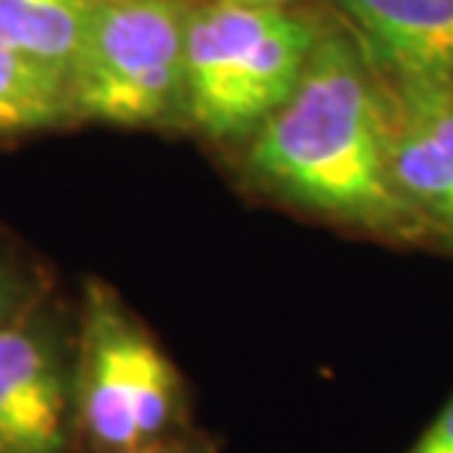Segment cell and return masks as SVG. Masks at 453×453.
<instances>
[{
  "label": "cell",
  "mask_w": 453,
  "mask_h": 453,
  "mask_svg": "<svg viewBox=\"0 0 453 453\" xmlns=\"http://www.w3.org/2000/svg\"><path fill=\"white\" fill-rule=\"evenodd\" d=\"M244 168L280 201L362 233H430L392 180L383 88L348 33H319L292 95L253 133Z\"/></svg>",
  "instance_id": "cell-1"
},
{
  "label": "cell",
  "mask_w": 453,
  "mask_h": 453,
  "mask_svg": "<svg viewBox=\"0 0 453 453\" xmlns=\"http://www.w3.org/2000/svg\"><path fill=\"white\" fill-rule=\"evenodd\" d=\"M77 412L83 453H135L195 427L183 371L101 277L77 297Z\"/></svg>",
  "instance_id": "cell-2"
},
{
  "label": "cell",
  "mask_w": 453,
  "mask_h": 453,
  "mask_svg": "<svg viewBox=\"0 0 453 453\" xmlns=\"http://www.w3.org/2000/svg\"><path fill=\"white\" fill-rule=\"evenodd\" d=\"M319 30L280 6L188 9L186 115L212 139L253 135L301 80Z\"/></svg>",
  "instance_id": "cell-3"
},
{
  "label": "cell",
  "mask_w": 453,
  "mask_h": 453,
  "mask_svg": "<svg viewBox=\"0 0 453 453\" xmlns=\"http://www.w3.org/2000/svg\"><path fill=\"white\" fill-rule=\"evenodd\" d=\"M186 0H97L71 65L74 121L153 127L186 115Z\"/></svg>",
  "instance_id": "cell-4"
},
{
  "label": "cell",
  "mask_w": 453,
  "mask_h": 453,
  "mask_svg": "<svg viewBox=\"0 0 453 453\" xmlns=\"http://www.w3.org/2000/svg\"><path fill=\"white\" fill-rule=\"evenodd\" d=\"M0 453H83L77 303L57 286L0 330Z\"/></svg>",
  "instance_id": "cell-5"
},
{
  "label": "cell",
  "mask_w": 453,
  "mask_h": 453,
  "mask_svg": "<svg viewBox=\"0 0 453 453\" xmlns=\"http://www.w3.org/2000/svg\"><path fill=\"white\" fill-rule=\"evenodd\" d=\"M386 153L397 192L453 244V86L386 83Z\"/></svg>",
  "instance_id": "cell-6"
},
{
  "label": "cell",
  "mask_w": 453,
  "mask_h": 453,
  "mask_svg": "<svg viewBox=\"0 0 453 453\" xmlns=\"http://www.w3.org/2000/svg\"><path fill=\"white\" fill-rule=\"evenodd\" d=\"M386 83L453 86V0H333Z\"/></svg>",
  "instance_id": "cell-7"
},
{
  "label": "cell",
  "mask_w": 453,
  "mask_h": 453,
  "mask_svg": "<svg viewBox=\"0 0 453 453\" xmlns=\"http://www.w3.org/2000/svg\"><path fill=\"white\" fill-rule=\"evenodd\" d=\"M74 121L68 74L0 42V142Z\"/></svg>",
  "instance_id": "cell-8"
},
{
  "label": "cell",
  "mask_w": 453,
  "mask_h": 453,
  "mask_svg": "<svg viewBox=\"0 0 453 453\" xmlns=\"http://www.w3.org/2000/svg\"><path fill=\"white\" fill-rule=\"evenodd\" d=\"M97 0H0V42L71 74Z\"/></svg>",
  "instance_id": "cell-9"
},
{
  "label": "cell",
  "mask_w": 453,
  "mask_h": 453,
  "mask_svg": "<svg viewBox=\"0 0 453 453\" xmlns=\"http://www.w3.org/2000/svg\"><path fill=\"white\" fill-rule=\"evenodd\" d=\"M53 286L44 265L21 239L0 230V330L27 312Z\"/></svg>",
  "instance_id": "cell-10"
},
{
  "label": "cell",
  "mask_w": 453,
  "mask_h": 453,
  "mask_svg": "<svg viewBox=\"0 0 453 453\" xmlns=\"http://www.w3.org/2000/svg\"><path fill=\"white\" fill-rule=\"evenodd\" d=\"M406 453H453V397L441 406L436 418L424 427V433Z\"/></svg>",
  "instance_id": "cell-11"
},
{
  "label": "cell",
  "mask_w": 453,
  "mask_h": 453,
  "mask_svg": "<svg viewBox=\"0 0 453 453\" xmlns=\"http://www.w3.org/2000/svg\"><path fill=\"white\" fill-rule=\"evenodd\" d=\"M135 453H221V450H219V441H215L210 433H203L201 427H192L174 439H165V441H159V445L142 448Z\"/></svg>",
  "instance_id": "cell-12"
},
{
  "label": "cell",
  "mask_w": 453,
  "mask_h": 453,
  "mask_svg": "<svg viewBox=\"0 0 453 453\" xmlns=\"http://www.w3.org/2000/svg\"><path fill=\"white\" fill-rule=\"evenodd\" d=\"M233 4H248V6H280V9H288L292 0H233Z\"/></svg>",
  "instance_id": "cell-13"
}]
</instances>
